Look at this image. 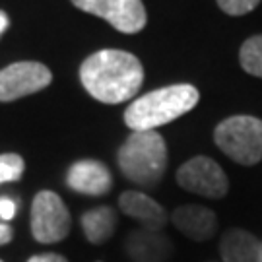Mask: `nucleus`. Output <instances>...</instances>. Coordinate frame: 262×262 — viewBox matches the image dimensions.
Wrapping results in <instances>:
<instances>
[{
  "instance_id": "obj_14",
  "label": "nucleus",
  "mask_w": 262,
  "mask_h": 262,
  "mask_svg": "<svg viewBox=\"0 0 262 262\" xmlns=\"http://www.w3.org/2000/svg\"><path fill=\"white\" fill-rule=\"evenodd\" d=\"M82 229L85 239L94 245H103L115 235L117 229V212L109 206H97L82 215Z\"/></svg>"
},
{
  "instance_id": "obj_2",
  "label": "nucleus",
  "mask_w": 262,
  "mask_h": 262,
  "mask_svg": "<svg viewBox=\"0 0 262 262\" xmlns=\"http://www.w3.org/2000/svg\"><path fill=\"white\" fill-rule=\"evenodd\" d=\"M200 94L194 85L175 84L142 95L124 111V124L132 132L156 130L196 107Z\"/></svg>"
},
{
  "instance_id": "obj_1",
  "label": "nucleus",
  "mask_w": 262,
  "mask_h": 262,
  "mask_svg": "<svg viewBox=\"0 0 262 262\" xmlns=\"http://www.w3.org/2000/svg\"><path fill=\"white\" fill-rule=\"evenodd\" d=\"M80 80L94 99L117 105L138 94L144 84V68L130 53L105 49L88 56L82 62Z\"/></svg>"
},
{
  "instance_id": "obj_16",
  "label": "nucleus",
  "mask_w": 262,
  "mask_h": 262,
  "mask_svg": "<svg viewBox=\"0 0 262 262\" xmlns=\"http://www.w3.org/2000/svg\"><path fill=\"white\" fill-rule=\"evenodd\" d=\"M24 158L18 154H2L0 156V185L2 183H14L24 175Z\"/></svg>"
},
{
  "instance_id": "obj_22",
  "label": "nucleus",
  "mask_w": 262,
  "mask_h": 262,
  "mask_svg": "<svg viewBox=\"0 0 262 262\" xmlns=\"http://www.w3.org/2000/svg\"><path fill=\"white\" fill-rule=\"evenodd\" d=\"M0 262H4V260H0Z\"/></svg>"
},
{
  "instance_id": "obj_12",
  "label": "nucleus",
  "mask_w": 262,
  "mask_h": 262,
  "mask_svg": "<svg viewBox=\"0 0 262 262\" xmlns=\"http://www.w3.org/2000/svg\"><path fill=\"white\" fill-rule=\"evenodd\" d=\"M126 253L136 262H167L173 254V245L161 231L138 229L128 235Z\"/></svg>"
},
{
  "instance_id": "obj_11",
  "label": "nucleus",
  "mask_w": 262,
  "mask_h": 262,
  "mask_svg": "<svg viewBox=\"0 0 262 262\" xmlns=\"http://www.w3.org/2000/svg\"><path fill=\"white\" fill-rule=\"evenodd\" d=\"M171 222L175 224L181 233L192 239V241H208L212 239L217 229V217L215 214L206 206L200 204H185L179 206L171 214Z\"/></svg>"
},
{
  "instance_id": "obj_13",
  "label": "nucleus",
  "mask_w": 262,
  "mask_h": 262,
  "mask_svg": "<svg viewBox=\"0 0 262 262\" xmlns=\"http://www.w3.org/2000/svg\"><path fill=\"white\" fill-rule=\"evenodd\" d=\"M222 262H262V241L245 229H227L220 241Z\"/></svg>"
},
{
  "instance_id": "obj_18",
  "label": "nucleus",
  "mask_w": 262,
  "mask_h": 262,
  "mask_svg": "<svg viewBox=\"0 0 262 262\" xmlns=\"http://www.w3.org/2000/svg\"><path fill=\"white\" fill-rule=\"evenodd\" d=\"M16 210H18V204L12 198H6V196L0 198V222L8 224L10 220L16 215Z\"/></svg>"
},
{
  "instance_id": "obj_9",
  "label": "nucleus",
  "mask_w": 262,
  "mask_h": 262,
  "mask_svg": "<svg viewBox=\"0 0 262 262\" xmlns=\"http://www.w3.org/2000/svg\"><path fill=\"white\" fill-rule=\"evenodd\" d=\"M68 187L88 196H103L111 190L113 179L111 173L105 163L97 159H82L76 161L72 167L68 169L66 175Z\"/></svg>"
},
{
  "instance_id": "obj_20",
  "label": "nucleus",
  "mask_w": 262,
  "mask_h": 262,
  "mask_svg": "<svg viewBox=\"0 0 262 262\" xmlns=\"http://www.w3.org/2000/svg\"><path fill=\"white\" fill-rule=\"evenodd\" d=\"M12 239H14V229L8 224L0 222V247L2 245H8Z\"/></svg>"
},
{
  "instance_id": "obj_15",
  "label": "nucleus",
  "mask_w": 262,
  "mask_h": 262,
  "mask_svg": "<svg viewBox=\"0 0 262 262\" xmlns=\"http://www.w3.org/2000/svg\"><path fill=\"white\" fill-rule=\"evenodd\" d=\"M239 62L247 74L262 78V35L249 37L239 51Z\"/></svg>"
},
{
  "instance_id": "obj_21",
  "label": "nucleus",
  "mask_w": 262,
  "mask_h": 262,
  "mask_svg": "<svg viewBox=\"0 0 262 262\" xmlns=\"http://www.w3.org/2000/svg\"><path fill=\"white\" fill-rule=\"evenodd\" d=\"M6 28H8V16L4 12H0V35L6 31Z\"/></svg>"
},
{
  "instance_id": "obj_8",
  "label": "nucleus",
  "mask_w": 262,
  "mask_h": 262,
  "mask_svg": "<svg viewBox=\"0 0 262 262\" xmlns=\"http://www.w3.org/2000/svg\"><path fill=\"white\" fill-rule=\"evenodd\" d=\"M76 8L109 21L122 33H138L146 26V8L142 0H72Z\"/></svg>"
},
{
  "instance_id": "obj_19",
  "label": "nucleus",
  "mask_w": 262,
  "mask_h": 262,
  "mask_svg": "<svg viewBox=\"0 0 262 262\" xmlns=\"http://www.w3.org/2000/svg\"><path fill=\"white\" fill-rule=\"evenodd\" d=\"M28 262H68V258H64L62 254H56V253H41L31 256Z\"/></svg>"
},
{
  "instance_id": "obj_7",
  "label": "nucleus",
  "mask_w": 262,
  "mask_h": 262,
  "mask_svg": "<svg viewBox=\"0 0 262 262\" xmlns=\"http://www.w3.org/2000/svg\"><path fill=\"white\" fill-rule=\"evenodd\" d=\"M53 82V74L41 62H14L0 70V101L8 103L26 95L37 94Z\"/></svg>"
},
{
  "instance_id": "obj_5",
  "label": "nucleus",
  "mask_w": 262,
  "mask_h": 262,
  "mask_svg": "<svg viewBox=\"0 0 262 262\" xmlns=\"http://www.w3.org/2000/svg\"><path fill=\"white\" fill-rule=\"evenodd\" d=\"M72 220L62 198L53 190H41L31 204V235L39 243H58L70 235Z\"/></svg>"
},
{
  "instance_id": "obj_6",
  "label": "nucleus",
  "mask_w": 262,
  "mask_h": 262,
  "mask_svg": "<svg viewBox=\"0 0 262 262\" xmlns=\"http://www.w3.org/2000/svg\"><path fill=\"white\" fill-rule=\"evenodd\" d=\"M177 183L188 192L206 198H224L229 190L225 171L206 156H196L183 163L177 171Z\"/></svg>"
},
{
  "instance_id": "obj_17",
  "label": "nucleus",
  "mask_w": 262,
  "mask_h": 262,
  "mask_svg": "<svg viewBox=\"0 0 262 262\" xmlns=\"http://www.w3.org/2000/svg\"><path fill=\"white\" fill-rule=\"evenodd\" d=\"M260 4V0H217V6L229 16H245L253 12Z\"/></svg>"
},
{
  "instance_id": "obj_4",
  "label": "nucleus",
  "mask_w": 262,
  "mask_h": 262,
  "mask_svg": "<svg viewBox=\"0 0 262 262\" xmlns=\"http://www.w3.org/2000/svg\"><path fill=\"white\" fill-rule=\"evenodd\" d=\"M214 142L235 163L256 165L262 159V121L251 115L229 117L215 126Z\"/></svg>"
},
{
  "instance_id": "obj_10",
  "label": "nucleus",
  "mask_w": 262,
  "mask_h": 262,
  "mask_svg": "<svg viewBox=\"0 0 262 262\" xmlns=\"http://www.w3.org/2000/svg\"><path fill=\"white\" fill-rule=\"evenodd\" d=\"M119 208L122 214L136 220L142 229L161 231L169 222V214L165 208L158 204L154 198L144 194L140 190H126L119 196Z\"/></svg>"
},
{
  "instance_id": "obj_3",
  "label": "nucleus",
  "mask_w": 262,
  "mask_h": 262,
  "mask_svg": "<svg viewBox=\"0 0 262 262\" xmlns=\"http://www.w3.org/2000/svg\"><path fill=\"white\" fill-rule=\"evenodd\" d=\"M122 175L142 188H154L167 169V146L158 130L132 132L117 154Z\"/></svg>"
}]
</instances>
